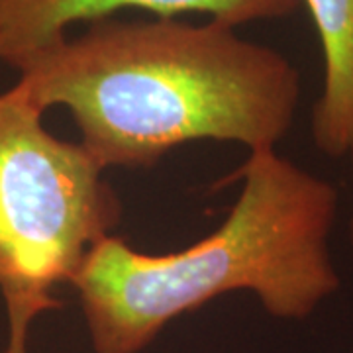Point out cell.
Masks as SVG:
<instances>
[{"mask_svg":"<svg viewBox=\"0 0 353 353\" xmlns=\"http://www.w3.org/2000/svg\"><path fill=\"white\" fill-rule=\"evenodd\" d=\"M303 0H0V61L18 69L32 55L69 36L75 24H90L134 8L155 18L206 14L240 28L287 18Z\"/></svg>","mask_w":353,"mask_h":353,"instance_id":"cell-4","label":"cell"},{"mask_svg":"<svg viewBox=\"0 0 353 353\" xmlns=\"http://www.w3.org/2000/svg\"><path fill=\"white\" fill-rule=\"evenodd\" d=\"M122 204L79 141L53 136L18 83L0 92V294L8 326L57 308L88 250L120 224Z\"/></svg>","mask_w":353,"mask_h":353,"instance_id":"cell-3","label":"cell"},{"mask_svg":"<svg viewBox=\"0 0 353 353\" xmlns=\"http://www.w3.org/2000/svg\"><path fill=\"white\" fill-rule=\"evenodd\" d=\"M241 190L216 232L171 253L120 236L97 241L71 281L94 353H139L181 314L250 290L273 318L304 320L340 289L330 234L338 190L275 150L250 153Z\"/></svg>","mask_w":353,"mask_h":353,"instance_id":"cell-2","label":"cell"},{"mask_svg":"<svg viewBox=\"0 0 353 353\" xmlns=\"http://www.w3.org/2000/svg\"><path fill=\"white\" fill-rule=\"evenodd\" d=\"M347 157H350V161H352V171H353V145L350 148V152H347ZM350 241H352V245H353V212H352V218H350Z\"/></svg>","mask_w":353,"mask_h":353,"instance_id":"cell-7","label":"cell"},{"mask_svg":"<svg viewBox=\"0 0 353 353\" xmlns=\"http://www.w3.org/2000/svg\"><path fill=\"white\" fill-rule=\"evenodd\" d=\"M16 71L41 112L69 110L104 171L148 169L201 139L275 150L301 101L299 71L283 53L214 20L104 18Z\"/></svg>","mask_w":353,"mask_h":353,"instance_id":"cell-1","label":"cell"},{"mask_svg":"<svg viewBox=\"0 0 353 353\" xmlns=\"http://www.w3.org/2000/svg\"><path fill=\"white\" fill-rule=\"evenodd\" d=\"M28 334L30 328L8 326V341L2 353H28Z\"/></svg>","mask_w":353,"mask_h":353,"instance_id":"cell-6","label":"cell"},{"mask_svg":"<svg viewBox=\"0 0 353 353\" xmlns=\"http://www.w3.org/2000/svg\"><path fill=\"white\" fill-rule=\"evenodd\" d=\"M324 57V85L312 112L316 148L332 157L353 145V0H303Z\"/></svg>","mask_w":353,"mask_h":353,"instance_id":"cell-5","label":"cell"}]
</instances>
